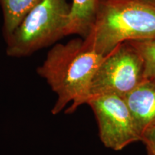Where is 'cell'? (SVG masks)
Instances as JSON below:
<instances>
[{"label": "cell", "instance_id": "obj_1", "mask_svg": "<svg viewBox=\"0 0 155 155\" xmlns=\"http://www.w3.org/2000/svg\"><path fill=\"white\" fill-rule=\"evenodd\" d=\"M104 57L83 38L56 44L50 50L37 71L57 96L53 114H59L68 104L66 113H73L87 104L93 78Z\"/></svg>", "mask_w": 155, "mask_h": 155}, {"label": "cell", "instance_id": "obj_2", "mask_svg": "<svg viewBox=\"0 0 155 155\" xmlns=\"http://www.w3.org/2000/svg\"><path fill=\"white\" fill-rule=\"evenodd\" d=\"M83 39L104 56L125 42L155 40V6L142 0H101L94 25Z\"/></svg>", "mask_w": 155, "mask_h": 155}, {"label": "cell", "instance_id": "obj_3", "mask_svg": "<svg viewBox=\"0 0 155 155\" xmlns=\"http://www.w3.org/2000/svg\"><path fill=\"white\" fill-rule=\"evenodd\" d=\"M70 7L66 0H41L6 38L7 55L30 56L65 37Z\"/></svg>", "mask_w": 155, "mask_h": 155}, {"label": "cell", "instance_id": "obj_4", "mask_svg": "<svg viewBox=\"0 0 155 155\" xmlns=\"http://www.w3.org/2000/svg\"><path fill=\"white\" fill-rule=\"evenodd\" d=\"M145 79L141 54L125 42L104 57L93 78L90 97L109 94L124 97Z\"/></svg>", "mask_w": 155, "mask_h": 155}, {"label": "cell", "instance_id": "obj_5", "mask_svg": "<svg viewBox=\"0 0 155 155\" xmlns=\"http://www.w3.org/2000/svg\"><path fill=\"white\" fill-rule=\"evenodd\" d=\"M94 111L101 141L106 147L120 151L136 141L141 134L124 97L99 95L90 97L87 104Z\"/></svg>", "mask_w": 155, "mask_h": 155}, {"label": "cell", "instance_id": "obj_6", "mask_svg": "<svg viewBox=\"0 0 155 155\" xmlns=\"http://www.w3.org/2000/svg\"><path fill=\"white\" fill-rule=\"evenodd\" d=\"M124 98L141 134L155 125V78H146Z\"/></svg>", "mask_w": 155, "mask_h": 155}, {"label": "cell", "instance_id": "obj_7", "mask_svg": "<svg viewBox=\"0 0 155 155\" xmlns=\"http://www.w3.org/2000/svg\"><path fill=\"white\" fill-rule=\"evenodd\" d=\"M101 0H72L65 36L78 35L85 38L96 19Z\"/></svg>", "mask_w": 155, "mask_h": 155}, {"label": "cell", "instance_id": "obj_8", "mask_svg": "<svg viewBox=\"0 0 155 155\" xmlns=\"http://www.w3.org/2000/svg\"><path fill=\"white\" fill-rule=\"evenodd\" d=\"M41 0H0L5 39L11 35L30 11Z\"/></svg>", "mask_w": 155, "mask_h": 155}, {"label": "cell", "instance_id": "obj_9", "mask_svg": "<svg viewBox=\"0 0 155 155\" xmlns=\"http://www.w3.org/2000/svg\"><path fill=\"white\" fill-rule=\"evenodd\" d=\"M128 42L138 50L144 60L145 78H155V40Z\"/></svg>", "mask_w": 155, "mask_h": 155}, {"label": "cell", "instance_id": "obj_10", "mask_svg": "<svg viewBox=\"0 0 155 155\" xmlns=\"http://www.w3.org/2000/svg\"><path fill=\"white\" fill-rule=\"evenodd\" d=\"M141 141L146 146L147 152L155 155V125L147 128L143 131Z\"/></svg>", "mask_w": 155, "mask_h": 155}, {"label": "cell", "instance_id": "obj_11", "mask_svg": "<svg viewBox=\"0 0 155 155\" xmlns=\"http://www.w3.org/2000/svg\"><path fill=\"white\" fill-rule=\"evenodd\" d=\"M142 1L146 2H147V3L152 4V5L155 6V0H142Z\"/></svg>", "mask_w": 155, "mask_h": 155}, {"label": "cell", "instance_id": "obj_12", "mask_svg": "<svg viewBox=\"0 0 155 155\" xmlns=\"http://www.w3.org/2000/svg\"><path fill=\"white\" fill-rule=\"evenodd\" d=\"M147 155H154V154H152V153H150V152H147Z\"/></svg>", "mask_w": 155, "mask_h": 155}]
</instances>
